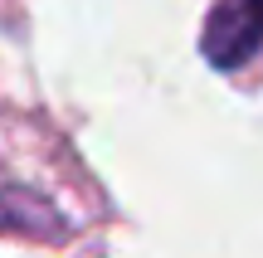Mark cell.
Here are the masks:
<instances>
[{"label": "cell", "mask_w": 263, "mask_h": 258, "mask_svg": "<svg viewBox=\"0 0 263 258\" xmlns=\"http://www.w3.org/2000/svg\"><path fill=\"white\" fill-rule=\"evenodd\" d=\"M254 5H258V10H263V0H254Z\"/></svg>", "instance_id": "2"}, {"label": "cell", "mask_w": 263, "mask_h": 258, "mask_svg": "<svg viewBox=\"0 0 263 258\" xmlns=\"http://www.w3.org/2000/svg\"><path fill=\"white\" fill-rule=\"evenodd\" d=\"M263 49V10L254 0H219L205 19V34H200V54L215 68L234 73L244 68Z\"/></svg>", "instance_id": "1"}]
</instances>
